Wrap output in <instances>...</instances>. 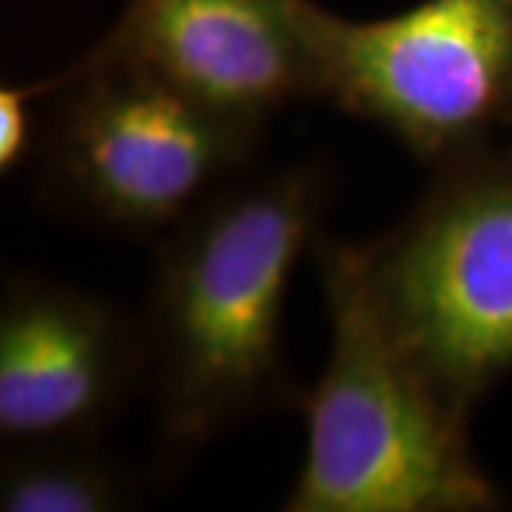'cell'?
Wrapping results in <instances>:
<instances>
[{
    "mask_svg": "<svg viewBox=\"0 0 512 512\" xmlns=\"http://www.w3.org/2000/svg\"><path fill=\"white\" fill-rule=\"evenodd\" d=\"M328 205V171L302 163L234 180L165 231L140 319L165 453H197L228 427L296 399L285 311Z\"/></svg>",
    "mask_w": 512,
    "mask_h": 512,
    "instance_id": "obj_1",
    "label": "cell"
},
{
    "mask_svg": "<svg viewBox=\"0 0 512 512\" xmlns=\"http://www.w3.org/2000/svg\"><path fill=\"white\" fill-rule=\"evenodd\" d=\"M146 382L143 322L100 296L12 276L0 302V439L94 441Z\"/></svg>",
    "mask_w": 512,
    "mask_h": 512,
    "instance_id": "obj_6",
    "label": "cell"
},
{
    "mask_svg": "<svg viewBox=\"0 0 512 512\" xmlns=\"http://www.w3.org/2000/svg\"><path fill=\"white\" fill-rule=\"evenodd\" d=\"M322 100L370 120L433 168L512 128V0H421L393 18L316 6Z\"/></svg>",
    "mask_w": 512,
    "mask_h": 512,
    "instance_id": "obj_5",
    "label": "cell"
},
{
    "mask_svg": "<svg viewBox=\"0 0 512 512\" xmlns=\"http://www.w3.org/2000/svg\"><path fill=\"white\" fill-rule=\"evenodd\" d=\"M313 251L330 322L328 365L305 396L308 444L288 512H490L507 495L473 456L458 413L367 296L359 245Z\"/></svg>",
    "mask_w": 512,
    "mask_h": 512,
    "instance_id": "obj_2",
    "label": "cell"
},
{
    "mask_svg": "<svg viewBox=\"0 0 512 512\" xmlns=\"http://www.w3.org/2000/svg\"><path fill=\"white\" fill-rule=\"evenodd\" d=\"M356 245L384 325L473 416L512 373V137L439 165L393 231Z\"/></svg>",
    "mask_w": 512,
    "mask_h": 512,
    "instance_id": "obj_4",
    "label": "cell"
},
{
    "mask_svg": "<svg viewBox=\"0 0 512 512\" xmlns=\"http://www.w3.org/2000/svg\"><path fill=\"white\" fill-rule=\"evenodd\" d=\"M52 89H55V77L0 89V171L3 174H15L32 160L35 148L40 146L35 103L40 97H49Z\"/></svg>",
    "mask_w": 512,
    "mask_h": 512,
    "instance_id": "obj_9",
    "label": "cell"
},
{
    "mask_svg": "<svg viewBox=\"0 0 512 512\" xmlns=\"http://www.w3.org/2000/svg\"><path fill=\"white\" fill-rule=\"evenodd\" d=\"M52 77L43 197L100 228L171 231L237 180L265 131L103 46Z\"/></svg>",
    "mask_w": 512,
    "mask_h": 512,
    "instance_id": "obj_3",
    "label": "cell"
},
{
    "mask_svg": "<svg viewBox=\"0 0 512 512\" xmlns=\"http://www.w3.org/2000/svg\"><path fill=\"white\" fill-rule=\"evenodd\" d=\"M313 0H126L103 49L254 123L322 100Z\"/></svg>",
    "mask_w": 512,
    "mask_h": 512,
    "instance_id": "obj_7",
    "label": "cell"
},
{
    "mask_svg": "<svg viewBox=\"0 0 512 512\" xmlns=\"http://www.w3.org/2000/svg\"><path fill=\"white\" fill-rule=\"evenodd\" d=\"M510 137H512V128H510Z\"/></svg>",
    "mask_w": 512,
    "mask_h": 512,
    "instance_id": "obj_10",
    "label": "cell"
},
{
    "mask_svg": "<svg viewBox=\"0 0 512 512\" xmlns=\"http://www.w3.org/2000/svg\"><path fill=\"white\" fill-rule=\"evenodd\" d=\"M128 501V481L94 441L12 444L0 464L3 512H114Z\"/></svg>",
    "mask_w": 512,
    "mask_h": 512,
    "instance_id": "obj_8",
    "label": "cell"
}]
</instances>
